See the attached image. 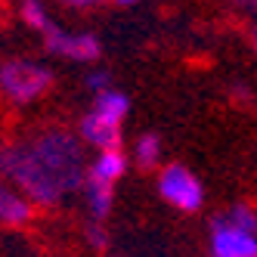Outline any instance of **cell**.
<instances>
[{
	"instance_id": "6da1fadb",
	"label": "cell",
	"mask_w": 257,
	"mask_h": 257,
	"mask_svg": "<svg viewBox=\"0 0 257 257\" xmlns=\"http://www.w3.org/2000/svg\"><path fill=\"white\" fill-rule=\"evenodd\" d=\"M28 146L38 158L44 177L62 192V198L84 189L90 164L84 161V146L78 134L65 131V127H47L38 137H31Z\"/></svg>"
},
{
	"instance_id": "7a4b0ae2",
	"label": "cell",
	"mask_w": 257,
	"mask_h": 257,
	"mask_svg": "<svg viewBox=\"0 0 257 257\" xmlns=\"http://www.w3.org/2000/svg\"><path fill=\"white\" fill-rule=\"evenodd\" d=\"M53 87V71L31 59H10L0 62V96L13 105H28L41 99Z\"/></svg>"
},
{
	"instance_id": "3957f363",
	"label": "cell",
	"mask_w": 257,
	"mask_h": 257,
	"mask_svg": "<svg viewBox=\"0 0 257 257\" xmlns=\"http://www.w3.org/2000/svg\"><path fill=\"white\" fill-rule=\"evenodd\" d=\"M158 195L174 205L177 211H198L201 201H205V189H201V180L183 168V164H168L161 174H158Z\"/></svg>"
},
{
	"instance_id": "277c9868",
	"label": "cell",
	"mask_w": 257,
	"mask_h": 257,
	"mask_svg": "<svg viewBox=\"0 0 257 257\" xmlns=\"http://www.w3.org/2000/svg\"><path fill=\"white\" fill-rule=\"evenodd\" d=\"M44 47L50 53H56V56H65L71 62H93L102 56V44L96 34L90 31H65L59 25H50L44 34Z\"/></svg>"
},
{
	"instance_id": "5b68a950",
	"label": "cell",
	"mask_w": 257,
	"mask_h": 257,
	"mask_svg": "<svg viewBox=\"0 0 257 257\" xmlns=\"http://www.w3.org/2000/svg\"><path fill=\"white\" fill-rule=\"evenodd\" d=\"M211 257H257V235L217 217L211 223Z\"/></svg>"
},
{
	"instance_id": "8992f818",
	"label": "cell",
	"mask_w": 257,
	"mask_h": 257,
	"mask_svg": "<svg viewBox=\"0 0 257 257\" xmlns=\"http://www.w3.org/2000/svg\"><path fill=\"white\" fill-rule=\"evenodd\" d=\"M78 131H81V140L90 143V146H93V149H99V152L121 149V121H115V118L96 112V108H90V112L81 118Z\"/></svg>"
},
{
	"instance_id": "52a82bcc",
	"label": "cell",
	"mask_w": 257,
	"mask_h": 257,
	"mask_svg": "<svg viewBox=\"0 0 257 257\" xmlns=\"http://www.w3.org/2000/svg\"><path fill=\"white\" fill-rule=\"evenodd\" d=\"M31 217H34V205H31V201L19 189L0 183V223H4V226H25Z\"/></svg>"
},
{
	"instance_id": "ba28073f",
	"label": "cell",
	"mask_w": 257,
	"mask_h": 257,
	"mask_svg": "<svg viewBox=\"0 0 257 257\" xmlns=\"http://www.w3.org/2000/svg\"><path fill=\"white\" fill-rule=\"evenodd\" d=\"M84 198H87V208H90V214H93V220L99 223V220H105L108 211H112L115 186H112V183H102V180L87 177V183H84Z\"/></svg>"
},
{
	"instance_id": "9c48e42d",
	"label": "cell",
	"mask_w": 257,
	"mask_h": 257,
	"mask_svg": "<svg viewBox=\"0 0 257 257\" xmlns=\"http://www.w3.org/2000/svg\"><path fill=\"white\" fill-rule=\"evenodd\" d=\"M124 171H127L124 152H121V149H108V152H99V155H96V161L90 164L87 177L102 180V183H112V186H115V183L124 177Z\"/></svg>"
},
{
	"instance_id": "30bf717a",
	"label": "cell",
	"mask_w": 257,
	"mask_h": 257,
	"mask_svg": "<svg viewBox=\"0 0 257 257\" xmlns=\"http://www.w3.org/2000/svg\"><path fill=\"white\" fill-rule=\"evenodd\" d=\"M93 108H96V112H102V115H108V118H115V121H121V124H124L127 112H131V99H127L124 93H118V90H105V93L93 96Z\"/></svg>"
},
{
	"instance_id": "8fae6325",
	"label": "cell",
	"mask_w": 257,
	"mask_h": 257,
	"mask_svg": "<svg viewBox=\"0 0 257 257\" xmlns=\"http://www.w3.org/2000/svg\"><path fill=\"white\" fill-rule=\"evenodd\" d=\"M134 161L140 164L143 171H152L158 168V161H161V140L158 134H143L134 146Z\"/></svg>"
},
{
	"instance_id": "7c38bea8",
	"label": "cell",
	"mask_w": 257,
	"mask_h": 257,
	"mask_svg": "<svg viewBox=\"0 0 257 257\" xmlns=\"http://www.w3.org/2000/svg\"><path fill=\"white\" fill-rule=\"evenodd\" d=\"M19 13H22V22H25L28 28H34V31H41V34L53 25L50 13H47V7L41 4V0H22Z\"/></svg>"
},
{
	"instance_id": "4fadbf2b",
	"label": "cell",
	"mask_w": 257,
	"mask_h": 257,
	"mask_svg": "<svg viewBox=\"0 0 257 257\" xmlns=\"http://www.w3.org/2000/svg\"><path fill=\"white\" fill-rule=\"evenodd\" d=\"M226 220H229L232 226H238V229H245V232L257 235V211H254L251 205H245V201L232 205V208H229V214H226Z\"/></svg>"
},
{
	"instance_id": "5bb4252c",
	"label": "cell",
	"mask_w": 257,
	"mask_h": 257,
	"mask_svg": "<svg viewBox=\"0 0 257 257\" xmlns=\"http://www.w3.org/2000/svg\"><path fill=\"white\" fill-rule=\"evenodd\" d=\"M87 87L93 90V96H99L105 90H112V78H108V71H93V75H87Z\"/></svg>"
},
{
	"instance_id": "9a60e30c",
	"label": "cell",
	"mask_w": 257,
	"mask_h": 257,
	"mask_svg": "<svg viewBox=\"0 0 257 257\" xmlns=\"http://www.w3.org/2000/svg\"><path fill=\"white\" fill-rule=\"evenodd\" d=\"M87 238H90V245L99 248V251H105V248H108V235H105V229H102L99 223H93V226L87 229Z\"/></svg>"
},
{
	"instance_id": "2e32d148",
	"label": "cell",
	"mask_w": 257,
	"mask_h": 257,
	"mask_svg": "<svg viewBox=\"0 0 257 257\" xmlns=\"http://www.w3.org/2000/svg\"><path fill=\"white\" fill-rule=\"evenodd\" d=\"M229 99H232V102H238V105H248V102H251V90H248L245 84H232Z\"/></svg>"
},
{
	"instance_id": "e0dca14e",
	"label": "cell",
	"mask_w": 257,
	"mask_h": 257,
	"mask_svg": "<svg viewBox=\"0 0 257 257\" xmlns=\"http://www.w3.org/2000/svg\"><path fill=\"white\" fill-rule=\"evenodd\" d=\"M62 7H71V10H90V7H99L102 0H56Z\"/></svg>"
},
{
	"instance_id": "ac0fdd59",
	"label": "cell",
	"mask_w": 257,
	"mask_h": 257,
	"mask_svg": "<svg viewBox=\"0 0 257 257\" xmlns=\"http://www.w3.org/2000/svg\"><path fill=\"white\" fill-rule=\"evenodd\" d=\"M248 44H251V50L257 53V22H251V28H248Z\"/></svg>"
},
{
	"instance_id": "d6986e66",
	"label": "cell",
	"mask_w": 257,
	"mask_h": 257,
	"mask_svg": "<svg viewBox=\"0 0 257 257\" xmlns=\"http://www.w3.org/2000/svg\"><path fill=\"white\" fill-rule=\"evenodd\" d=\"M235 7H242V10H251V13H257V0H232Z\"/></svg>"
},
{
	"instance_id": "ffe728a7",
	"label": "cell",
	"mask_w": 257,
	"mask_h": 257,
	"mask_svg": "<svg viewBox=\"0 0 257 257\" xmlns=\"http://www.w3.org/2000/svg\"><path fill=\"white\" fill-rule=\"evenodd\" d=\"M115 4H121V7H134L137 0H115Z\"/></svg>"
}]
</instances>
